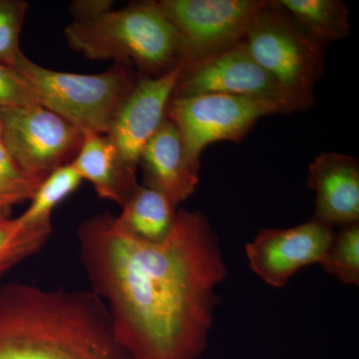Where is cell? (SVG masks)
Segmentation results:
<instances>
[{"instance_id": "1", "label": "cell", "mask_w": 359, "mask_h": 359, "mask_svg": "<svg viewBox=\"0 0 359 359\" xmlns=\"http://www.w3.org/2000/svg\"><path fill=\"white\" fill-rule=\"evenodd\" d=\"M91 290L107 306L116 337L134 359H201L209 344L217 287L226 266L200 211H177L161 243L132 237L109 212L77 231Z\"/></svg>"}, {"instance_id": "2", "label": "cell", "mask_w": 359, "mask_h": 359, "mask_svg": "<svg viewBox=\"0 0 359 359\" xmlns=\"http://www.w3.org/2000/svg\"><path fill=\"white\" fill-rule=\"evenodd\" d=\"M0 359H134L92 290L0 287Z\"/></svg>"}, {"instance_id": "3", "label": "cell", "mask_w": 359, "mask_h": 359, "mask_svg": "<svg viewBox=\"0 0 359 359\" xmlns=\"http://www.w3.org/2000/svg\"><path fill=\"white\" fill-rule=\"evenodd\" d=\"M66 42L89 60L136 66L158 77L181 65L178 37L157 1L136 2L86 20H73Z\"/></svg>"}, {"instance_id": "4", "label": "cell", "mask_w": 359, "mask_h": 359, "mask_svg": "<svg viewBox=\"0 0 359 359\" xmlns=\"http://www.w3.org/2000/svg\"><path fill=\"white\" fill-rule=\"evenodd\" d=\"M15 68L32 87L39 105L82 133H109L138 80L132 66L118 62L99 74H78L48 69L23 54Z\"/></svg>"}, {"instance_id": "5", "label": "cell", "mask_w": 359, "mask_h": 359, "mask_svg": "<svg viewBox=\"0 0 359 359\" xmlns=\"http://www.w3.org/2000/svg\"><path fill=\"white\" fill-rule=\"evenodd\" d=\"M244 42L295 112L313 107L316 86L323 73L325 47L306 34L278 0H269L257 13Z\"/></svg>"}, {"instance_id": "6", "label": "cell", "mask_w": 359, "mask_h": 359, "mask_svg": "<svg viewBox=\"0 0 359 359\" xmlns=\"http://www.w3.org/2000/svg\"><path fill=\"white\" fill-rule=\"evenodd\" d=\"M289 114L278 104L226 94L172 97L166 119L176 127L189 160L201 167V155L217 142H238L262 118Z\"/></svg>"}, {"instance_id": "7", "label": "cell", "mask_w": 359, "mask_h": 359, "mask_svg": "<svg viewBox=\"0 0 359 359\" xmlns=\"http://www.w3.org/2000/svg\"><path fill=\"white\" fill-rule=\"evenodd\" d=\"M269 0H160L178 37L181 63L192 62L244 40Z\"/></svg>"}, {"instance_id": "8", "label": "cell", "mask_w": 359, "mask_h": 359, "mask_svg": "<svg viewBox=\"0 0 359 359\" xmlns=\"http://www.w3.org/2000/svg\"><path fill=\"white\" fill-rule=\"evenodd\" d=\"M1 141L21 169L42 182L54 170L70 164L83 133L39 104L0 108Z\"/></svg>"}, {"instance_id": "9", "label": "cell", "mask_w": 359, "mask_h": 359, "mask_svg": "<svg viewBox=\"0 0 359 359\" xmlns=\"http://www.w3.org/2000/svg\"><path fill=\"white\" fill-rule=\"evenodd\" d=\"M226 94L269 101L295 112L273 77L250 55L244 40L211 55L182 65L172 97Z\"/></svg>"}, {"instance_id": "10", "label": "cell", "mask_w": 359, "mask_h": 359, "mask_svg": "<svg viewBox=\"0 0 359 359\" xmlns=\"http://www.w3.org/2000/svg\"><path fill=\"white\" fill-rule=\"evenodd\" d=\"M334 233L314 218L292 228L264 229L245 247L250 268L266 285L280 289L302 269L321 264Z\"/></svg>"}, {"instance_id": "11", "label": "cell", "mask_w": 359, "mask_h": 359, "mask_svg": "<svg viewBox=\"0 0 359 359\" xmlns=\"http://www.w3.org/2000/svg\"><path fill=\"white\" fill-rule=\"evenodd\" d=\"M181 68L182 63L162 76L139 78L107 134L125 164L135 172L144 149L166 120Z\"/></svg>"}, {"instance_id": "12", "label": "cell", "mask_w": 359, "mask_h": 359, "mask_svg": "<svg viewBox=\"0 0 359 359\" xmlns=\"http://www.w3.org/2000/svg\"><path fill=\"white\" fill-rule=\"evenodd\" d=\"M306 185L316 194L313 218L334 229L359 223V164L355 158L321 153L309 165Z\"/></svg>"}, {"instance_id": "13", "label": "cell", "mask_w": 359, "mask_h": 359, "mask_svg": "<svg viewBox=\"0 0 359 359\" xmlns=\"http://www.w3.org/2000/svg\"><path fill=\"white\" fill-rule=\"evenodd\" d=\"M139 166L143 185L163 194L176 208L199 185L201 167L189 160L176 127L168 119L144 149Z\"/></svg>"}, {"instance_id": "14", "label": "cell", "mask_w": 359, "mask_h": 359, "mask_svg": "<svg viewBox=\"0 0 359 359\" xmlns=\"http://www.w3.org/2000/svg\"><path fill=\"white\" fill-rule=\"evenodd\" d=\"M71 164L82 180L94 187L99 198L123 207L139 186L137 172L130 169L108 135L83 133Z\"/></svg>"}, {"instance_id": "15", "label": "cell", "mask_w": 359, "mask_h": 359, "mask_svg": "<svg viewBox=\"0 0 359 359\" xmlns=\"http://www.w3.org/2000/svg\"><path fill=\"white\" fill-rule=\"evenodd\" d=\"M121 208L122 212L115 216L116 224L132 237L149 243L163 242L177 215L171 201L140 184Z\"/></svg>"}, {"instance_id": "16", "label": "cell", "mask_w": 359, "mask_h": 359, "mask_svg": "<svg viewBox=\"0 0 359 359\" xmlns=\"http://www.w3.org/2000/svg\"><path fill=\"white\" fill-rule=\"evenodd\" d=\"M283 11L316 42L327 46L348 36L349 9L340 0H278Z\"/></svg>"}, {"instance_id": "17", "label": "cell", "mask_w": 359, "mask_h": 359, "mask_svg": "<svg viewBox=\"0 0 359 359\" xmlns=\"http://www.w3.org/2000/svg\"><path fill=\"white\" fill-rule=\"evenodd\" d=\"M82 180L73 165L57 168L40 183L30 200V205L18 217L25 226H49L54 210L75 192Z\"/></svg>"}, {"instance_id": "18", "label": "cell", "mask_w": 359, "mask_h": 359, "mask_svg": "<svg viewBox=\"0 0 359 359\" xmlns=\"http://www.w3.org/2000/svg\"><path fill=\"white\" fill-rule=\"evenodd\" d=\"M52 233L49 226H25L18 218L0 219V278L43 249Z\"/></svg>"}, {"instance_id": "19", "label": "cell", "mask_w": 359, "mask_h": 359, "mask_svg": "<svg viewBox=\"0 0 359 359\" xmlns=\"http://www.w3.org/2000/svg\"><path fill=\"white\" fill-rule=\"evenodd\" d=\"M320 266L328 275L347 285H359V223L335 231Z\"/></svg>"}, {"instance_id": "20", "label": "cell", "mask_w": 359, "mask_h": 359, "mask_svg": "<svg viewBox=\"0 0 359 359\" xmlns=\"http://www.w3.org/2000/svg\"><path fill=\"white\" fill-rule=\"evenodd\" d=\"M41 182L21 169L0 139V218L11 208L32 200Z\"/></svg>"}, {"instance_id": "21", "label": "cell", "mask_w": 359, "mask_h": 359, "mask_svg": "<svg viewBox=\"0 0 359 359\" xmlns=\"http://www.w3.org/2000/svg\"><path fill=\"white\" fill-rule=\"evenodd\" d=\"M27 8L23 0H0V61L13 67L23 55L20 39Z\"/></svg>"}, {"instance_id": "22", "label": "cell", "mask_w": 359, "mask_h": 359, "mask_svg": "<svg viewBox=\"0 0 359 359\" xmlns=\"http://www.w3.org/2000/svg\"><path fill=\"white\" fill-rule=\"evenodd\" d=\"M39 104L32 87L13 66L0 61V108Z\"/></svg>"}, {"instance_id": "23", "label": "cell", "mask_w": 359, "mask_h": 359, "mask_svg": "<svg viewBox=\"0 0 359 359\" xmlns=\"http://www.w3.org/2000/svg\"><path fill=\"white\" fill-rule=\"evenodd\" d=\"M112 0H77L70 6L75 20H86L97 18L112 9Z\"/></svg>"}, {"instance_id": "24", "label": "cell", "mask_w": 359, "mask_h": 359, "mask_svg": "<svg viewBox=\"0 0 359 359\" xmlns=\"http://www.w3.org/2000/svg\"><path fill=\"white\" fill-rule=\"evenodd\" d=\"M1 133H2V124H1V120H0V139H1Z\"/></svg>"}, {"instance_id": "25", "label": "cell", "mask_w": 359, "mask_h": 359, "mask_svg": "<svg viewBox=\"0 0 359 359\" xmlns=\"http://www.w3.org/2000/svg\"><path fill=\"white\" fill-rule=\"evenodd\" d=\"M0 219H4V218H0Z\"/></svg>"}]
</instances>
